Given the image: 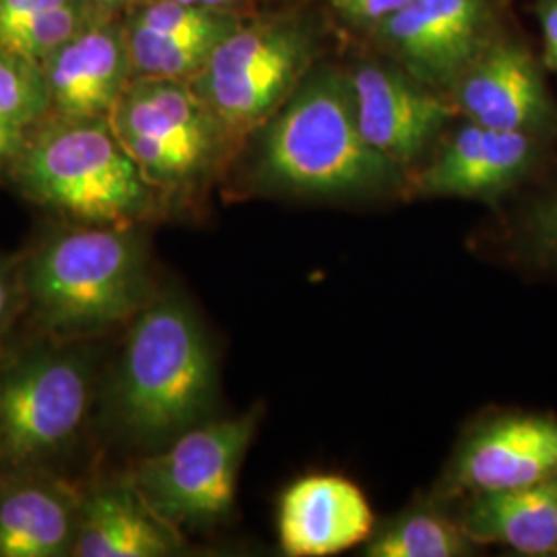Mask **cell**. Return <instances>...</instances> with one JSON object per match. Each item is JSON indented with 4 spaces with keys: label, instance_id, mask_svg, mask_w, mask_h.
<instances>
[{
    "label": "cell",
    "instance_id": "3957f363",
    "mask_svg": "<svg viewBox=\"0 0 557 557\" xmlns=\"http://www.w3.org/2000/svg\"><path fill=\"white\" fill-rule=\"evenodd\" d=\"M21 294L34 317L60 337L135 319L149 304L139 232L135 225H79L54 234L23 264Z\"/></svg>",
    "mask_w": 557,
    "mask_h": 557
},
{
    "label": "cell",
    "instance_id": "cb8c5ba5",
    "mask_svg": "<svg viewBox=\"0 0 557 557\" xmlns=\"http://www.w3.org/2000/svg\"><path fill=\"white\" fill-rule=\"evenodd\" d=\"M333 9L343 20L358 25L376 29L388 17H393L411 0H329Z\"/></svg>",
    "mask_w": 557,
    "mask_h": 557
},
{
    "label": "cell",
    "instance_id": "5b68a950",
    "mask_svg": "<svg viewBox=\"0 0 557 557\" xmlns=\"http://www.w3.org/2000/svg\"><path fill=\"white\" fill-rule=\"evenodd\" d=\"M317 59V32L301 15L242 23L190 81L227 147L246 139L294 96Z\"/></svg>",
    "mask_w": 557,
    "mask_h": 557
},
{
    "label": "cell",
    "instance_id": "277c9868",
    "mask_svg": "<svg viewBox=\"0 0 557 557\" xmlns=\"http://www.w3.org/2000/svg\"><path fill=\"white\" fill-rule=\"evenodd\" d=\"M11 168L29 199L81 225L133 227L153 207L108 119H46Z\"/></svg>",
    "mask_w": 557,
    "mask_h": 557
},
{
    "label": "cell",
    "instance_id": "d6986e66",
    "mask_svg": "<svg viewBox=\"0 0 557 557\" xmlns=\"http://www.w3.org/2000/svg\"><path fill=\"white\" fill-rule=\"evenodd\" d=\"M467 498L458 524L475 545H499L520 556H557V479Z\"/></svg>",
    "mask_w": 557,
    "mask_h": 557
},
{
    "label": "cell",
    "instance_id": "8992f818",
    "mask_svg": "<svg viewBox=\"0 0 557 557\" xmlns=\"http://www.w3.org/2000/svg\"><path fill=\"white\" fill-rule=\"evenodd\" d=\"M108 120L153 190L199 182L230 149L190 81L133 77Z\"/></svg>",
    "mask_w": 557,
    "mask_h": 557
},
{
    "label": "cell",
    "instance_id": "30bf717a",
    "mask_svg": "<svg viewBox=\"0 0 557 557\" xmlns=\"http://www.w3.org/2000/svg\"><path fill=\"white\" fill-rule=\"evenodd\" d=\"M458 114L557 145V101L531 46L502 29L450 89Z\"/></svg>",
    "mask_w": 557,
    "mask_h": 557
},
{
    "label": "cell",
    "instance_id": "6da1fadb",
    "mask_svg": "<svg viewBox=\"0 0 557 557\" xmlns=\"http://www.w3.org/2000/svg\"><path fill=\"white\" fill-rule=\"evenodd\" d=\"M260 178L281 193L312 199H366L400 186V165L359 131L347 73L310 71L264 124Z\"/></svg>",
    "mask_w": 557,
    "mask_h": 557
},
{
    "label": "cell",
    "instance_id": "ba28073f",
    "mask_svg": "<svg viewBox=\"0 0 557 557\" xmlns=\"http://www.w3.org/2000/svg\"><path fill=\"white\" fill-rule=\"evenodd\" d=\"M91 398L81 354L41 349L0 372V465L23 469L77 434Z\"/></svg>",
    "mask_w": 557,
    "mask_h": 557
},
{
    "label": "cell",
    "instance_id": "44dd1931",
    "mask_svg": "<svg viewBox=\"0 0 557 557\" xmlns=\"http://www.w3.org/2000/svg\"><path fill=\"white\" fill-rule=\"evenodd\" d=\"M50 114L40 64L0 48V165H11Z\"/></svg>",
    "mask_w": 557,
    "mask_h": 557
},
{
    "label": "cell",
    "instance_id": "83f0119b",
    "mask_svg": "<svg viewBox=\"0 0 557 557\" xmlns=\"http://www.w3.org/2000/svg\"><path fill=\"white\" fill-rule=\"evenodd\" d=\"M91 7H96L103 15H114L120 9H126L131 0H87Z\"/></svg>",
    "mask_w": 557,
    "mask_h": 557
},
{
    "label": "cell",
    "instance_id": "e0dca14e",
    "mask_svg": "<svg viewBox=\"0 0 557 557\" xmlns=\"http://www.w3.org/2000/svg\"><path fill=\"white\" fill-rule=\"evenodd\" d=\"M81 498L69 483L41 473L0 481V557L73 554Z\"/></svg>",
    "mask_w": 557,
    "mask_h": 557
},
{
    "label": "cell",
    "instance_id": "4316f807",
    "mask_svg": "<svg viewBox=\"0 0 557 557\" xmlns=\"http://www.w3.org/2000/svg\"><path fill=\"white\" fill-rule=\"evenodd\" d=\"M182 4H193V7H207V9H225V11H236L242 0H174Z\"/></svg>",
    "mask_w": 557,
    "mask_h": 557
},
{
    "label": "cell",
    "instance_id": "ac0fdd59",
    "mask_svg": "<svg viewBox=\"0 0 557 557\" xmlns=\"http://www.w3.org/2000/svg\"><path fill=\"white\" fill-rule=\"evenodd\" d=\"M178 549V531L149 508L131 479L100 485L81 498L71 556L163 557Z\"/></svg>",
    "mask_w": 557,
    "mask_h": 557
},
{
    "label": "cell",
    "instance_id": "484cf974",
    "mask_svg": "<svg viewBox=\"0 0 557 557\" xmlns=\"http://www.w3.org/2000/svg\"><path fill=\"white\" fill-rule=\"evenodd\" d=\"M20 301H23L21 269L17 271L13 262L0 259V335L13 319Z\"/></svg>",
    "mask_w": 557,
    "mask_h": 557
},
{
    "label": "cell",
    "instance_id": "9c48e42d",
    "mask_svg": "<svg viewBox=\"0 0 557 557\" xmlns=\"http://www.w3.org/2000/svg\"><path fill=\"white\" fill-rule=\"evenodd\" d=\"M502 32L498 0H411L374 29L393 62L450 91Z\"/></svg>",
    "mask_w": 557,
    "mask_h": 557
},
{
    "label": "cell",
    "instance_id": "7402d4cb",
    "mask_svg": "<svg viewBox=\"0 0 557 557\" xmlns=\"http://www.w3.org/2000/svg\"><path fill=\"white\" fill-rule=\"evenodd\" d=\"M475 543L460 524L436 512L416 510L384 527L366 547L370 557H458L471 554Z\"/></svg>",
    "mask_w": 557,
    "mask_h": 557
},
{
    "label": "cell",
    "instance_id": "9a60e30c",
    "mask_svg": "<svg viewBox=\"0 0 557 557\" xmlns=\"http://www.w3.org/2000/svg\"><path fill=\"white\" fill-rule=\"evenodd\" d=\"M122 23L135 77L193 81L242 20L236 11L225 9L131 0Z\"/></svg>",
    "mask_w": 557,
    "mask_h": 557
},
{
    "label": "cell",
    "instance_id": "7c38bea8",
    "mask_svg": "<svg viewBox=\"0 0 557 557\" xmlns=\"http://www.w3.org/2000/svg\"><path fill=\"white\" fill-rule=\"evenodd\" d=\"M347 77L363 139L400 168L419 160L458 114L453 100L409 75L397 62L366 60Z\"/></svg>",
    "mask_w": 557,
    "mask_h": 557
},
{
    "label": "cell",
    "instance_id": "2e32d148",
    "mask_svg": "<svg viewBox=\"0 0 557 557\" xmlns=\"http://www.w3.org/2000/svg\"><path fill=\"white\" fill-rule=\"evenodd\" d=\"M277 524L285 556L326 557L370 537L374 515L354 481L310 475L285 490L278 502Z\"/></svg>",
    "mask_w": 557,
    "mask_h": 557
},
{
    "label": "cell",
    "instance_id": "4fadbf2b",
    "mask_svg": "<svg viewBox=\"0 0 557 557\" xmlns=\"http://www.w3.org/2000/svg\"><path fill=\"white\" fill-rule=\"evenodd\" d=\"M557 479V418L510 411L481 421L444 479L448 496L498 492Z\"/></svg>",
    "mask_w": 557,
    "mask_h": 557
},
{
    "label": "cell",
    "instance_id": "603a6c76",
    "mask_svg": "<svg viewBox=\"0 0 557 557\" xmlns=\"http://www.w3.org/2000/svg\"><path fill=\"white\" fill-rule=\"evenodd\" d=\"M517 250L533 267L557 273V178L522 207L517 221Z\"/></svg>",
    "mask_w": 557,
    "mask_h": 557
},
{
    "label": "cell",
    "instance_id": "ffe728a7",
    "mask_svg": "<svg viewBox=\"0 0 557 557\" xmlns=\"http://www.w3.org/2000/svg\"><path fill=\"white\" fill-rule=\"evenodd\" d=\"M100 15L87 0H0V48L40 64Z\"/></svg>",
    "mask_w": 557,
    "mask_h": 557
},
{
    "label": "cell",
    "instance_id": "d4e9b609",
    "mask_svg": "<svg viewBox=\"0 0 557 557\" xmlns=\"http://www.w3.org/2000/svg\"><path fill=\"white\" fill-rule=\"evenodd\" d=\"M535 15L543 40L541 60L547 71L557 75V0H535Z\"/></svg>",
    "mask_w": 557,
    "mask_h": 557
},
{
    "label": "cell",
    "instance_id": "5bb4252c",
    "mask_svg": "<svg viewBox=\"0 0 557 557\" xmlns=\"http://www.w3.org/2000/svg\"><path fill=\"white\" fill-rule=\"evenodd\" d=\"M50 119H108L135 77L124 23L100 15L40 62Z\"/></svg>",
    "mask_w": 557,
    "mask_h": 557
},
{
    "label": "cell",
    "instance_id": "8fae6325",
    "mask_svg": "<svg viewBox=\"0 0 557 557\" xmlns=\"http://www.w3.org/2000/svg\"><path fill=\"white\" fill-rule=\"evenodd\" d=\"M552 151L545 140L467 120L419 172L413 188L421 197L496 202L537 178Z\"/></svg>",
    "mask_w": 557,
    "mask_h": 557
},
{
    "label": "cell",
    "instance_id": "7a4b0ae2",
    "mask_svg": "<svg viewBox=\"0 0 557 557\" xmlns=\"http://www.w3.org/2000/svg\"><path fill=\"white\" fill-rule=\"evenodd\" d=\"M218 388V363L197 314L178 298L149 301L128 331L112 405L133 438L160 444L195 428Z\"/></svg>",
    "mask_w": 557,
    "mask_h": 557
},
{
    "label": "cell",
    "instance_id": "52a82bcc",
    "mask_svg": "<svg viewBox=\"0 0 557 557\" xmlns=\"http://www.w3.org/2000/svg\"><path fill=\"white\" fill-rule=\"evenodd\" d=\"M257 423L259 416L250 411L195 425L163 453L140 460L131 481L149 508L176 531L215 524L234 508L239 465Z\"/></svg>",
    "mask_w": 557,
    "mask_h": 557
}]
</instances>
